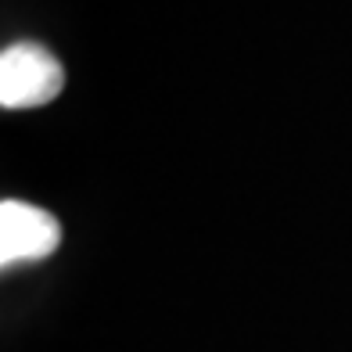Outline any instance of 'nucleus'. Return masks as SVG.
Segmentation results:
<instances>
[{"mask_svg": "<svg viewBox=\"0 0 352 352\" xmlns=\"http://www.w3.org/2000/svg\"><path fill=\"white\" fill-rule=\"evenodd\" d=\"M58 241H61V227L51 212L14 198L0 205V263L4 266L47 259L58 248Z\"/></svg>", "mask_w": 352, "mask_h": 352, "instance_id": "obj_2", "label": "nucleus"}, {"mask_svg": "<svg viewBox=\"0 0 352 352\" xmlns=\"http://www.w3.org/2000/svg\"><path fill=\"white\" fill-rule=\"evenodd\" d=\"M65 87L61 65L36 43H14L0 54V104L40 108L54 101Z\"/></svg>", "mask_w": 352, "mask_h": 352, "instance_id": "obj_1", "label": "nucleus"}]
</instances>
